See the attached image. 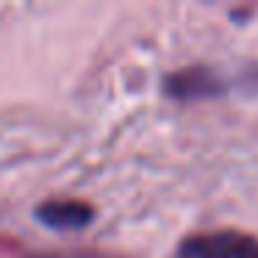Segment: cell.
Masks as SVG:
<instances>
[{
    "instance_id": "1",
    "label": "cell",
    "mask_w": 258,
    "mask_h": 258,
    "mask_svg": "<svg viewBox=\"0 0 258 258\" xmlns=\"http://www.w3.org/2000/svg\"><path fill=\"white\" fill-rule=\"evenodd\" d=\"M178 258H258V239L239 230L197 233L180 241Z\"/></svg>"
},
{
    "instance_id": "2",
    "label": "cell",
    "mask_w": 258,
    "mask_h": 258,
    "mask_svg": "<svg viewBox=\"0 0 258 258\" xmlns=\"http://www.w3.org/2000/svg\"><path fill=\"white\" fill-rule=\"evenodd\" d=\"M164 92L178 100H200V97L222 95L225 84L206 67H186L164 81Z\"/></svg>"
},
{
    "instance_id": "3",
    "label": "cell",
    "mask_w": 258,
    "mask_h": 258,
    "mask_svg": "<svg viewBox=\"0 0 258 258\" xmlns=\"http://www.w3.org/2000/svg\"><path fill=\"white\" fill-rule=\"evenodd\" d=\"M39 219L45 225H50V228L75 230V228L89 225L92 208L81 200H53V203H45V206L39 208Z\"/></svg>"
}]
</instances>
